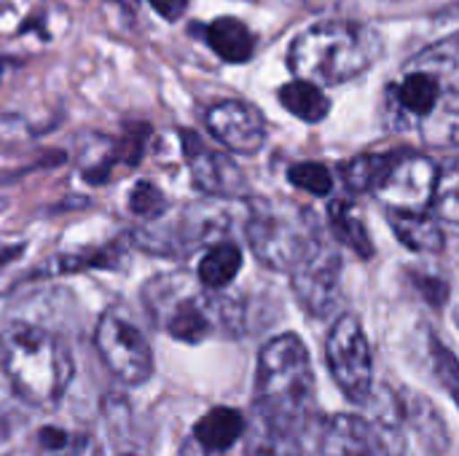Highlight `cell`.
Instances as JSON below:
<instances>
[{
    "label": "cell",
    "mask_w": 459,
    "mask_h": 456,
    "mask_svg": "<svg viewBox=\"0 0 459 456\" xmlns=\"http://www.w3.org/2000/svg\"><path fill=\"white\" fill-rule=\"evenodd\" d=\"M315 400V374L304 341L293 333L272 339L258 355L255 409L269 430L299 438Z\"/></svg>",
    "instance_id": "obj_1"
},
{
    "label": "cell",
    "mask_w": 459,
    "mask_h": 456,
    "mask_svg": "<svg viewBox=\"0 0 459 456\" xmlns=\"http://www.w3.org/2000/svg\"><path fill=\"white\" fill-rule=\"evenodd\" d=\"M0 368L13 392L40 409L56 406L73 379L67 347L54 333L27 323H13L0 333Z\"/></svg>",
    "instance_id": "obj_2"
},
{
    "label": "cell",
    "mask_w": 459,
    "mask_h": 456,
    "mask_svg": "<svg viewBox=\"0 0 459 456\" xmlns=\"http://www.w3.org/2000/svg\"><path fill=\"white\" fill-rule=\"evenodd\" d=\"M379 51V35L374 30L352 22H320L293 38L288 65L296 78L331 86L363 75Z\"/></svg>",
    "instance_id": "obj_3"
},
{
    "label": "cell",
    "mask_w": 459,
    "mask_h": 456,
    "mask_svg": "<svg viewBox=\"0 0 459 456\" xmlns=\"http://www.w3.org/2000/svg\"><path fill=\"white\" fill-rule=\"evenodd\" d=\"M143 298L148 314L159 323V328L186 344H199L212 336L223 312V306H218L221 301H212L183 274L153 280L145 288Z\"/></svg>",
    "instance_id": "obj_4"
},
{
    "label": "cell",
    "mask_w": 459,
    "mask_h": 456,
    "mask_svg": "<svg viewBox=\"0 0 459 456\" xmlns=\"http://www.w3.org/2000/svg\"><path fill=\"white\" fill-rule=\"evenodd\" d=\"M245 234L255 258L274 271H290L320 242L307 212L290 204L266 202L255 204Z\"/></svg>",
    "instance_id": "obj_5"
},
{
    "label": "cell",
    "mask_w": 459,
    "mask_h": 456,
    "mask_svg": "<svg viewBox=\"0 0 459 456\" xmlns=\"http://www.w3.org/2000/svg\"><path fill=\"white\" fill-rule=\"evenodd\" d=\"M325 355L339 390L352 403H366L374 387V357L358 317L344 314L336 320L325 344Z\"/></svg>",
    "instance_id": "obj_6"
},
{
    "label": "cell",
    "mask_w": 459,
    "mask_h": 456,
    "mask_svg": "<svg viewBox=\"0 0 459 456\" xmlns=\"http://www.w3.org/2000/svg\"><path fill=\"white\" fill-rule=\"evenodd\" d=\"M94 347L108 371L124 384H145L153 374V352L145 336L124 317L108 312L94 331Z\"/></svg>",
    "instance_id": "obj_7"
},
{
    "label": "cell",
    "mask_w": 459,
    "mask_h": 456,
    "mask_svg": "<svg viewBox=\"0 0 459 456\" xmlns=\"http://www.w3.org/2000/svg\"><path fill=\"white\" fill-rule=\"evenodd\" d=\"M290 280L301 306L315 317H325L342 296V258L333 247L317 242L290 269Z\"/></svg>",
    "instance_id": "obj_8"
},
{
    "label": "cell",
    "mask_w": 459,
    "mask_h": 456,
    "mask_svg": "<svg viewBox=\"0 0 459 456\" xmlns=\"http://www.w3.org/2000/svg\"><path fill=\"white\" fill-rule=\"evenodd\" d=\"M438 169L428 156H398L374 194L390 212H425L433 202Z\"/></svg>",
    "instance_id": "obj_9"
},
{
    "label": "cell",
    "mask_w": 459,
    "mask_h": 456,
    "mask_svg": "<svg viewBox=\"0 0 459 456\" xmlns=\"http://www.w3.org/2000/svg\"><path fill=\"white\" fill-rule=\"evenodd\" d=\"M299 456H387L377 430L358 417H333L307 430Z\"/></svg>",
    "instance_id": "obj_10"
},
{
    "label": "cell",
    "mask_w": 459,
    "mask_h": 456,
    "mask_svg": "<svg viewBox=\"0 0 459 456\" xmlns=\"http://www.w3.org/2000/svg\"><path fill=\"white\" fill-rule=\"evenodd\" d=\"M183 153L194 177V185L207 196H223L237 199L247 194L245 172L221 151H212L199 134L183 132Z\"/></svg>",
    "instance_id": "obj_11"
},
{
    "label": "cell",
    "mask_w": 459,
    "mask_h": 456,
    "mask_svg": "<svg viewBox=\"0 0 459 456\" xmlns=\"http://www.w3.org/2000/svg\"><path fill=\"white\" fill-rule=\"evenodd\" d=\"M406 67L428 70L449 91H459V3L433 16L430 40L409 59Z\"/></svg>",
    "instance_id": "obj_12"
},
{
    "label": "cell",
    "mask_w": 459,
    "mask_h": 456,
    "mask_svg": "<svg viewBox=\"0 0 459 456\" xmlns=\"http://www.w3.org/2000/svg\"><path fill=\"white\" fill-rule=\"evenodd\" d=\"M449 97V89L428 70L406 67L403 78L390 86V116L398 129H414L420 121L433 116L441 102Z\"/></svg>",
    "instance_id": "obj_13"
},
{
    "label": "cell",
    "mask_w": 459,
    "mask_h": 456,
    "mask_svg": "<svg viewBox=\"0 0 459 456\" xmlns=\"http://www.w3.org/2000/svg\"><path fill=\"white\" fill-rule=\"evenodd\" d=\"M207 126L234 153L253 156L266 142L264 116L242 99H226L212 105L207 110Z\"/></svg>",
    "instance_id": "obj_14"
},
{
    "label": "cell",
    "mask_w": 459,
    "mask_h": 456,
    "mask_svg": "<svg viewBox=\"0 0 459 456\" xmlns=\"http://www.w3.org/2000/svg\"><path fill=\"white\" fill-rule=\"evenodd\" d=\"M204 38H207V46L229 65H242L255 51V35L250 32L245 22L234 16H221L210 22L204 30Z\"/></svg>",
    "instance_id": "obj_15"
},
{
    "label": "cell",
    "mask_w": 459,
    "mask_h": 456,
    "mask_svg": "<svg viewBox=\"0 0 459 456\" xmlns=\"http://www.w3.org/2000/svg\"><path fill=\"white\" fill-rule=\"evenodd\" d=\"M242 433H245V417L226 406L207 411L194 427V438L199 441V446L212 454L231 449L242 438Z\"/></svg>",
    "instance_id": "obj_16"
},
{
    "label": "cell",
    "mask_w": 459,
    "mask_h": 456,
    "mask_svg": "<svg viewBox=\"0 0 459 456\" xmlns=\"http://www.w3.org/2000/svg\"><path fill=\"white\" fill-rule=\"evenodd\" d=\"M328 223H331L336 239L344 247H350L355 255H360L363 261H368L374 255V242L368 237L363 212L350 199H333L328 204Z\"/></svg>",
    "instance_id": "obj_17"
},
{
    "label": "cell",
    "mask_w": 459,
    "mask_h": 456,
    "mask_svg": "<svg viewBox=\"0 0 459 456\" xmlns=\"http://www.w3.org/2000/svg\"><path fill=\"white\" fill-rule=\"evenodd\" d=\"M390 226L395 237L414 253H441L446 245L441 223L428 212H390Z\"/></svg>",
    "instance_id": "obj_18"
},
{
    "label": "cell",
    "mask_w": 459,
    "mask_h": 456,
    "mask_svg": "<svg viewBox=\"0 0 459 456\" xmlns=\"http://www.w3.org/2000/svg\"><path fill=\"white\" fill-rule=\"evenodd\" d=\"M280 102L290 116H296L307 124L323 121L331 110V99L323 94V89L312 81H304V78L285 83L280 89Z\"/></svg>",
    "instance_id": "obj_19"
},
{
    "label": "cell",
    "mask_w": 459,
    "mask_h": 456,
    "mask_svg": "<svg viewBox=\"0 0 459 456\" xmlns=\"http://www.w3.org/2000/svg\"><path fill=\"white\" fill-rule=\"evenodd\" d=\"M239 269H242V250L234 242H218L199 261L196 277L207 290H223L226 285L234 282Z\"/></svg>",
    "instance_id": "obj_20"
},
{
    "label": "cell",
    "mask_w": 459,
    "mask_h": 456,
    "mask_svg": "<svg viewBox=\"0 0 459 456\" xmlns=\"http://www.w3.org/2000/svg\"><path fill=\"white\" fill-rule=\"evenodd\" d=\"M398 153H363V156H355L350 159L344 167H342V177L347 183L350 191H374L382 177L387 175V169L395 164Z\"/></svg>",
    "instance_id": "obj_21"
},
{
    "label": "cell",
    "mask_w": 459,
    "mask_h": 456,
    "mask_svg": "<svg viewBox=\"0 0 459 456\" xmlns=\"http://www.w3.org/2000/svg\"><path fill=\"white\" fill-rule=\"evenodd\" d=\"M411 132H417L433 148H455L459 145V105L452 94L441 102V108L420 121Z\"/></svg>",
    "instance_id": "obj_22"
},
{
    "label": "cell",
    "mask_w": 459,
    "mask_h": 456,
    "mask_svg": "<svg viewBox=\"0 0 459 456\" xmlns=\"http://www.w3.org/2000/svg\"><path fill=\"white\" fill-rule=\"evenodd\" d=\"M288 180L299 188V191H307L312 196H328L333 191V175L328 167L317 164V161H301V164H293L288 169Z\"/></svg>",
    "instance_id": "obj_23"
},
{
    "label": "cell",
    "mask_w": 459,
    "mask_h": 456,
    "mask_svg": "<svg viewBox=\"0 0 459 456\" xmlns=\"http://www.w3.org/2000/svg\"><path fill=\"white\" fill-rule=\"evenodd\" d=\"M430 207L436 210L441 220L459 226V169H449L438 175Z\"/></svg>",
    "instance_id": "obj_24"
},
{
    "label": "cell",
    "mask_w": 459,
    "mask_h": 456,
    "mask_svg": "<svg viewBox=\"0 0 459 456\" xmlns=\"http://www.w3.org/2000/svg\"><path fill=\"white\" fill-rule=\"evenodd\" d=\"M293 443H296V438L282 435L277 430H269L264 425V430L253 435L245 456H299V449Z\"/></svg>",
    "instance_id": "obj_25"
},
{
    "label": "cell",
    "mask_w": 459,
    "mask_h": 456,
    "mask_svg": "<svg viewBox=\"0 0 459 456\" xmlns=\"http://www.w3.org/2000/svg\"><path fill=\"white\" fill-rule=\"evenodd\" d=\"M433 368H436V376H438L441 387L452 395V400L459 406V360L455 357L452 349H446L438 341H433Z\"/></svg>",
    "instance_id": "obj_26"
},
{
    "label": "cell",
    "mask_w": 459,
    "mask_h": 456,
    "mask_svg": "<svg viewBox=\"0 0 459 456\" xmlns=\"http://www.w3.org/2000/svg\"><path fill=\"white\" fill-rule=\"evenodd\" d=\"M129 210L140 218H159L167 210V199L153 183H137L129 194Z\"/></svg>",
    "instance_id": "obj_27"
},
{
    "label": "cell",
    "mask_w": 459,
    "mask_h": 456,
    "mask_svg": "<svg viewBox=\"0 0 459 456\" xmlns=\"http://www.w3.org/2000/svg\"><path fill=\"white\" fill-rule=\"evenodd\" d=\"M417 288L425 293V298H428L433 306H444V304H446L449 288H446L444 280H436V277H417Z\"/></svg>",
    "instance_id": "obj_28"
},
{
    "label": "cell",
    "mask_w": 459,
    "mask_h": 456,
    "mask_svg": "<svg viewBox=\"0 0 459 456\" xmlns=\"http://www.w3.org/2000/svg\"><path fill=\"white\" fill-rule=\"evenodd\" d=\"M151 5L167 22H175V19H180L188 11V0H151Z\"/></svg>",
    "instance_id": "obj_29"
},
{
    "label": "cell",
    "mask_w": 459,
    "mask_h": 456,
    "mask_svg": "<svg viewBox=\"0 0 459 456\" xmlns=\"http://www.w3.org/2000/svg\"><path fill=\"white\" fill-rule=\"evenodd\" d=\"M89 443H91V438H86V443H83L75 454H70V456H78L83 449H86V446H89ZM5 456H54V454H48V452H43V449H38L35 443H30V441H27V443H22V446L11 449Z\"/></svg>",
    "instance_id": "obj_30"
},
{
    "label": "cell",
    "mask_w": 459,
    "mask_h": 456,
    "mask_svg": "<svg viewBox=\"0 0 459 456\" xmlns=\"http://www.w3.org/2000/svg\"><path fill=\"white\" fill-rule=\"evenodd\" d=\"M116 3H121V5H137V0H116Z\"/></svg>",
    "instance_id": "obj_31"
},
{
    "label": "cell",
    "mask_w": 459,
    "mask_h": 456,
    "mask_svg": "<svg viewBox=\"0 0 459 456\" xmlns=\"http://www.w3.org/2000/svg\"><path fill=\"white\" fill-rule=\"evenodd\" d=\"M0 78H3V59H0Z\"/></svg>",
    "instance_id": "obj_32"
}]
</instances>
